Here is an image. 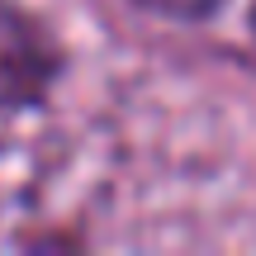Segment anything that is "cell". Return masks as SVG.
<instances>
[{"mask_svg": "<svg viewBox=\"0 0 256 256\" xmlns=\"http://www.w3.org/2000/svg\"><path fill=\"white\" fill-rule=\"evenodd\" d=\"M156 5H166V10H176V14H204V10H209L214 0H156Z\"/></svg>", "mask_w": 256, "mask_h": 256, "instance_id": "1", "label": "cell"}]
</instances>
